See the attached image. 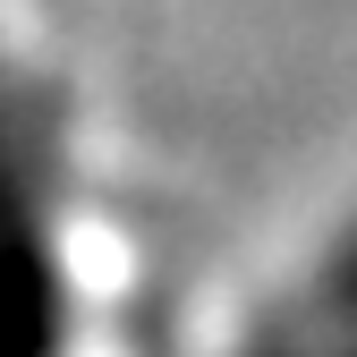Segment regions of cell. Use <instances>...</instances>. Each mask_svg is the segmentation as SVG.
I'll return each instance as SVG.
<instances>
[{
  "label": "cell",
  "instance_id": "1",
  "mask_svg": "<svg viewBox=\"0 0 357 357\" xmlns=\"http://www.w3.org/2000/svg\"><path fill=\"white\" fill-rule=\"evenodd\" d=\"M60 340V273L52 247L34 238V221H0V357H52Z\"/></svg>",
  "mask_w": 357,
  "mask_h": 357
},
{
  "label": "cell",
  "instance_id": "2",
  "mask_svg": "<svg viewBox=\"0 0 357 357\" xmlns=\"http://www.w3.org/2000/svg\"><path fill=\"white\" fill-rule=\"evenodd\" d=\"M306 315H315L332 340H340V332H357V238H349V247L324 264V281H315V306H306Z\"/></svg>",
  "mask_w": 357,
  "mask_h": 357
}]
</instances>
